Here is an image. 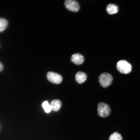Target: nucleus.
Instances as JSON below:
<instances>
[{
  "instance_id": "nucleus-1",
  "label": "nucleus",
  "mask_w": 140,
  "mask_h": 140,
  "mask_svg": "<svg viewBox=\"0 0 140 140\" xmlns=\"http://www.w3.org/2000/svg\"><path fill=\"white\" fill-rule=\"evenodd\" d=\"M97 112L98 115L102 118H105L110 114L111 109L107 103L102 102L99 103L97 105Z\"/></svg>"
},
{
  "instance_id": "nucleus-2",
  "label": "nucleus",
  "mask_w": 140,
  "mask_h": 140,
  "mask_svg": "<svg viewBox=\"0 0 140 140\" xmlns=\"http://www.w3.org/2000/svg\"><path fill=\"white\" fill-rule=\"evenodd\" d=\"M98 80L100 85L103 87L106 88L112 83L113 77L109 73L104 72L99 75Z\"/></svg>"
},
{
  "instance_id": "nucleus-3",
  "label": "nucleus",
  "mask_w": 140,
  "mask_h": 140,
  "mask_svg": "<svg viewBox=\"0 0 140 140\" xmlns=\"http://www.w3.org/2000/svg\"><path fill=\"white\" fill-rule=\"evenodd\" d=\"M116 67L118 71L123 74H128L132 70L131 65L124 60H121L119 61L116 64Z\"/></svg>"
},
{
  "instance_id": "nucleus-4",
  "label": "nucleus",
  "mask_w": 140,
  "mask_h": 140,
  "mask_svg": "<svg viewBox=\"0 0 140 140\" xmlns=\"http://www.w3.org/2000/svg\"><path fill=\"white\" fill-rule=\"evenodd\" d=\"M46 76L49 81L54 84H59L62 80V78L60 75L52 72H48Z\"/></svg>"
},
{
  "instance_id": "nucleus-5",
  "label": "nucleus",
  "mask_w": 140,
  "mask_h": 140,
  "mask_svg": "<svg viewBox=\"0 0 140 140\" xmlns=\"http://www.w3.org/2000/svg\"><path fill=\"white\" fill-rule=\"evenodd\" d=\"M64 5L68 10L72 12L78 11L80 8L78 3L75 0H66L65 2Z\"/></svg>"
},
{
  "instance_id": "nucleus-6",
  "label": "nucleus",
  "mask_w": 140,
  "mask_h": 140,
  "mask_svg": "<svg viewBox=\"0 0 140 140\" xmlns=\"http://www.w3.org/2000/svg\"><path fill=\"white\" fill-rule=\"evenodd\" d=\"M71 59L72 62L77 65L81 64L84 61L83 56L79 53L73 54L71 57Z\"/></svg>"
},
{
  "instance_id": "nucleus-7",
  "label": "nucleus",
  "mask_w": 140,
  "mask_h": 140,
  "mask_svg": "<svg viewBox=\"0 0 140 140\" xmlns=\"http://www.w3.org/2000/svg\"><path fill=\"white\" fill-rule=\"evenodd\" d=\"M87 76L84 72L81 71L77 72L75 75V79L76 81L79 84H81L86 80Z\"/></svg>"
},
{
  "instance_id": "nucleus-8",
  "label": "nucleus",
  "mask_w": 140,
  "mask_h": 140,
  "mask_svg": "<svg viewBox=\"0 0 140 140\" xmlns=\"http://www.w3.org/2000/svg\"><path fill=\"white\" fill-rule=\"evenodd\" d=\"M52 110L54 111H58L62 106V103L59 100L54 99L52 100L50 104Z\"/></svg>"
},
{
  "instance_id": "nucleus-9",
  "label": "nucleus",
  "mask_w": 140,
  "mask_h": 140,
  "mask_svg": "<svg viewBox=\"0 0 140 140\" xmlns=\"http://www.w3.org/2000/svg\"><path fill=\"white\" fill-rule=\"evenodd\" d=\"M107 12L109 14H113L117 13L118 11L117 6L116 5L111 3L107 5L106 7Z\"/></svg>"
},
{
  "instance_id": "nucleus-10",
  "label": "nucleus",
  "mask_w": 140,
  "mask_h": 140,
  "mask_svg": "<svg viewBox=\"0 0 140 140\" xmlns=\"http://www.w3.org/2000/svg\"><path fill=\"white\" fill-rule=\"evenodd\" d=\"M121 134L117 132H114L110 135L109 140H122Z\"/></svg>"
},
{
  "instance_id": "nucleus-11",
  "label": "nucleus",
  "mask_w": 140,
  "mask_h": 140,
  "mask_svg": "<svg viewBox=\"0 0 140 140\" xmlns=\"http://www.w3.org/2000/svg\"><path fill=\"white\" fill-rule=\"evenodd\" d=\"M8 23L7 21L5 19L1 18L0 19V31H3L7 27Z\"/></svg>"
},
{
  "instance_id": "nucleus-12",
  "label": "nucleus",
  "mask_w": 140,
  "mask_h": 140,
  "mask_svg": "<svg viewBox=\"0 0 140 140\" xmlns=\"http://www.w3.org/2000/svg\"><path fill=\"white\" fill-rule=\"evenodd\" d=\"M42 106L45 111L46 113H49L52 110L50 104H49L47 101H45L43 102Z\"/></svg>"
},
{
  "instance_id": "nucleus-13",
  "label": "nucleus",
  "mask_w": 140,
  "mask_h": 140,
  "mask_svg": "<svg viewBox=\"0 0 140 140\" xmlns=\"http://www.w3.org/2000/svg\"><path fill=\"white\" fill-rule=\"evenodd\" d=\"M3 66L1 63V62L0 63V71H1L3 69Z\"/></svg>"
}]
</instances>
